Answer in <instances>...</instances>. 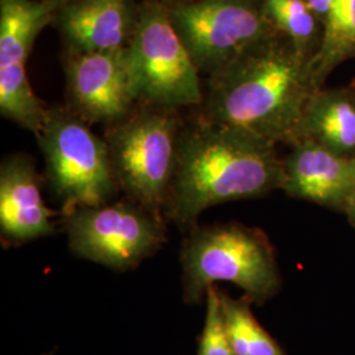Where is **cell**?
<instances>
[{"instance_id":"6da1fadb","label":"cell","mask_w":355,"mask_h":355,"mask_svg":"<svg viewBox=\"0 0 355 355\" xmlns=\"http://www.w3.org/2000/svg\"><path fill=\"white\" fill-rule=\"evenodd\" d=\"M283 178L277 144L199 116L182 128L164 216L189 233L205 209L282 190Z\"/></svg>"},{"instance_id":"7a4b0ae2","label":"cell","mask_w":355,"mask_h":355,"mask_svg":"<svg viewBox=\"0 0 355 355\" xmlns=\"http://www.w3.org/2000/svg\"><path fill=\"white\" fill-rule=\"evenodd\" d=\"M309 60L279 32L257 41L209 76L202 116L291 146L300 140L305 107L320 89Z\"/></svg>"},{"instance_id":"3957f363","label":"cell","mask_w":355,"mask_h":355,"mask_svg":"<svg viewBox=\"0 0 355 355\" xmlns=\"http://www.w3.org/2000/svg\"><path fill=\"white\" fill-rule=\"evenodd\" d=\"M179 259L187 304L202 303L217 282L233 283L255 304H265L282 287L279 265L266 233L240 223L191 229Z\"/></svg>"},{"instance_id":"277c9868","label":"cell","mask_w":355,"mask_h":355,"mask_svg":"<svg viewBox=\"0 0 355 355\" xmlns=\"http://www.w3.org/2000/svg\"><path fill=\"white\" fill-rule=\"evenodd\" d=\"M182 128L177 111L137 104L104 135L119 191L158 215L164 216Z\"/></svg>"},{"instance_id":"5b68a950","label":"cell","mask_w":355,"mask_h":355,"mask_svg":"<svg viewBox=\"0 0 355 355\" xmlns=\"http://www.w3.org/2000/svg\"><path fill=\"white\" fill-rule=\"evenodd\" d=\"M36 139L45 162L44 180L61 205V215L112 202L119 187L108 146L87 121L69 107L49 108Z\"/></svg>"},{"instance_id":"8992f818","label":"cell","mask_w":355,"mask_h":355,"mask_svg":"<svg viewBox=\"0 0 355 355\" xmlns=\"http://www.w3.org/2000/svg\"><path fill=\"white\" fill-rule=\"evenodd\" d=\"M128 57L139 104L173 111L203 104L200 73L173 26L166 4L150 0L137 8Z\"/></svg>"},{"instance_id":"52a82bcc","label":"cell","mask_w":355,"mask_h":355,"mask_svg":"<svg viewBox=\"0 0 355 355\" xmlns=\"http://www.w3.org/2000/svg\"><path fill=\"white\" fill-rule=\"evenodd\" d=\"M61 216L70 252L114 271L140 266L167 241L165 217L127 198Z\"/></svg>"},{"instance_id":"ba28073f","label":"cell","mask_w":355,"mask_h":355,"mask_svg":"<svg viewBox=\"0 0 355 355\" xmlns=\"http://www.w3.org/2000/svg\"><path fill=\"white\" fill-rule=\"evenodd\" d=\"M167 8L199 73L209 76L277 32L261 0H178Z\"/></svg>"},{"instance_id":"9c48e42d","label":"cell","mask_w":355,"mask_h":355,"mask_svg":"<svg viewBox=\"0 0 355 355\" xmlns=\"http://www.w3.org/2000/svg\"><path fill=\"white\" fill-rule=\"evenodd\" d=\"M69 108L89 124L107 127L124 120L139 104L127 48L73 53L66 67Z\"/></svg>"},{"instance_id":"30bf717a","label":"cell","mask_w":355,"mask_h":355,"mask_svg":"<svg viewBox=\"0 0 355 355\" xmlns=\"http://www.w3.org/2000/svg\"><path fill=\"white\" fill-rule=\"evenodd\" d=\"M44 175L31 155L16 153L0 165V237L16 246L55 234L54 216L42 198Z\"/></svg>"},{"instance_id":"8fae6325","label":"cell","mask_w":355,"mask_h":355,"mask_svg":"<svg viewBox=\"0 0 355 355\" xmlns=\"http://www.w3.org/2000/svg\"><path fill=\"white\" fill-rule=\"evenodd\" d=\"M283 168L282 191L288 196L345 212L355 190V158L303 139L291 145Z\"/></svg>"},{"instance_id":"7c38bea8","label":"cell","mask_w":355,"mask_h":355,"mask_svg":"<svg viewBox=\"0 0 355 355\" xmlns=\"http://www.w3.org/2000/svg\"><path fill=\"white\" fill-rule=\"evenodd\" d=\"M55 21L73 53L127 48L137 21L132 0H70Z\"/></svg>"},{"instance_id":"4fadbf2b","label":"cell","mask_w":355,"mask_h":355,"mask_svg":"<svg viewBox=\"0 0 355 355\" xmlns=\"http://www.w3.org/2000/svg\"><path fill=\"white\" fill-rule=\"evenodd\" d=\"M303 139L341 157L355 158V89H318L305 107L300 127Z\"/></svg>"},{"instance_id":"5bb4252c","label":"cell","mask_w":355,"mask_h":355,"mask_svg":"<svg viewBox=\"0 0 355 355\" xmlns=\"http://www.w3.org/2000/svg\"><path fill=\"white\" fill-rule=\"evenodd\" d=\"M62 4L44 0H0V67L26 64L41 31Z\"/></svg>"},{"instance_id":"9a60e30c","label":"cell","mask_w":355,"mask_h":355,"mask_svg":"<svg viewBox=\"0 0 355 355\" xmlns=\"http://www.w3.org/2000/svg\"><path fill=\"white\" fill-rule=\"evenodd\" d=\"M355 57V0H334L322 21L318 51L309 60L311 76L318 89L343 62Z\"/></svg>"},{"instance_id":"2e32d148","label":"cell","mask_w":355,"mask_h":355,"mask_svg":"<svg viewBox=\"0 0 355 355\" xmlns=\"http://www.w3.org/2000/svg\"><path fill=\"white\" fill-rule=\"evenodd\" d=\"M0 114L36 137L45 125L49 108L32 89L26 64L0 67Z\"/></svg>"},{"instance_id":"e0dca14e","label":"cell","mask_w":355,"mask_h":355,"mask_svg":"<svg viewBox=\"0 0 355 355\" xmlns=\"http://www.w3.org/2000/svg\"><path fill=\"white\" fill-rule=\"evenodd\" d=\"M223 315L236 355H286L254 316L250 299L232 297L220 290Z\"/></svg>"},{"instance_id":"ac0fdd59","label":"cell","mask_w":355,"mask_h":355,"mask_svg":"<svg viewBox=\"0 0 355 355\" xmlns=\"http://www.w3.org/2000/svg\"><path fill=\"white\" fill-rule=\"evenodd\" d=\"M263 12L272 28L312 57L318 51L322 24L305 0H261Z\"/></svg>"},{"instance_id":"d6986e66","label":"cell","mask_w":355,"mask_h":355,"mask_svg":"<svg viewBox=\"0 0 355 355\" xmlns=\"http://www.w3.org/2000/svg\"><path fill=\"white\" fill-rule=\"evenodd\" d=\"M198 355H236L223 315L220 288L212 286L205 296V322Z\"/></svg>"},{"instance_id":"ffe728a7","label":"cell","mask_w":355,"mask_h":355,"mask_svg":"<svg viewBox=\"0 0 355 355\" xmlns=\"http://www.w3.org/2000/svg\"><path fill=\"white\" fill-rule=\"evenodd\" d=\"M305 1L309 4V7L318 15V17L320 19L321 24H322V21L327 17L328 12H329L330 7H331L334 0H305Z\"/></svg>"},{"instance_id":"44dd1931","label":"cell","mask_w":355,"mask_h":355,"mask_svg":"<svg viewBox=\"0 0 355 355\" xmlns=\"http://www.w3.org/2000/svg\"><path fill=\"white\" fill-rule=\"evenodd\" d=\"M343 214L347 216L349 223L352 224L353 228H355V190L354 192H353V195H352V198L349 199L347 205H346V209H345Z\"/></svg>"},{"instance_id":"7402d4cb","label":"cell","mask_w":355,"mask_h":355,"mask_svg":"<svg viewBox=\"0 0 355 355\" xmlns=\"http://www.w3.org/2000/svg\"><path fill=\"white\" fill-rule=\"evenodd\" d=\"M44 1H54V3H60V4H64V3H67V1H70V0H44Z\"/></svg>"},{"instance_id":"603a6c76","label":"cell","mask_w":355,"mask_h":355,"mask_svg":"<svg viewBox=\"0 0 355 355\" xmlns=\"http://www.w3.org/2000/svg\"><path fill=\"white\" fill-rule=\"evenodd\" d=\"M174 1H178V0H174Z\"/></svg>"}]
</instances>
